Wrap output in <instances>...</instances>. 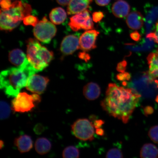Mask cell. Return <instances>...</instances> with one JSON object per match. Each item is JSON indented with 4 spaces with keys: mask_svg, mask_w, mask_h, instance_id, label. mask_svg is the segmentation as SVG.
I'll return each instance as SVG.
<instances>
[{
    "mask_svg": "<svg viewBox=\"0 0 158 158\" xmlns=\"http://www.w3.org/2000/svg\"><path fill=\"white\" fill-rule=\"evenodd\" d=\"M155 101L156 102H157L158 103V95H157L155 99Z\"/></svg>",
    "mask_w": 158,
    "mask_h": 158,
    "instance_id": "ab89813d",
    "label": "cell"
},
{
    "mask_svg": "<svg viewBox=\"0 0 158 158\" xmlns=\"http://www.w3.org/2000/svg\"><path fill=\"white\" fill-rule=\"evenodd\" d=\"M49 81L47 77L33 74L28 78L25 87L33 93L41 94L46 90Z\"/></svg>",
    "mask_w": 158,
    "mask_h": 158,
    "instance_id": "9c48e42d",
    "label": "cell"
},
{
    "mask_svg": "<svg viewBox=\"0 0 158 158\" xmlns=\"http://www.w3.org/2000/svg\"><path fill=\"white\" fill-rule=\"evenodd\" d=\"M79 57L80 59L86 62L89 60L90 58V55L85 52H81L79 54Z\"/></svg>",
    "mask_w": 158,
    "mask_h": 158,
    "instance_id": "e575fe53",
    "label": "cell"
},
{
    "mask_svg": "<svg viewBox=\"0 0 158 158\" xmlns=\"http://www.w3.org/2000/svg\"><path fill=\"white\" fill-rule=\"evenodd\" d=\"M32 9L30 5L16 1L10 7L1 9L0 26L2 30L11 31L18 27L24 18L31 15Z\"/></svg>",
    "mask_w": 158,
    "mask_h": 158,
    "instance_id": "3957f363",
    "label": "cell"
},
{
    "mask_svg": "<svg viewBox=\"0 0 158 158\" xmlns=\"http://www.w3.org/2000/svg\"><path fill=\"white\" fill-rule=\"evenodd\" d=\"M110 1V0H95L97 4L102 6L107 5Z\"/></svg>",
    "mask_w": 158,
    "mask_h": 158,
    "instance_id": "836d02e7",
    "label": "cell"
},
{
    "mask_svg": "<svg viewBox=\"0 0 158 158\" xmlns=\"http://www.w3.org/2000/svg\"><path fill=\"white\" fill-rule=\"evenodd\" d=\"M155 82L157 84V88H158V80H156Z\"/></svg>",
    "mask_w": 158,
    "mask_h": 158,
    "instance_id": "60d3db41",
    "label": "cell"
},
{
    "mask_svg": "<svg viewBox=\"0 0 158 158\" xmlns=\"http://www.w3.org/2000/svg\"><path fill=\"white\" fill-rule=\"evenodd\" d=\"M130 37L134 41H139L141 37V35L137 31L131 33Z\"/></svg>",
    "mask_w": 158,
    "mask_h": 158,
    "instance_id": "d6a6232c",
    "label": "cell"
},
{
    "mask_svg": "<svg viewBox=\"0 0 158 158\" xmlns=\"http://www.w3.org/2000/svg\"><path fill=\"white\" fill-rule=\"evenodd\" d=\"M27 58L37 72L46 68L54 58V54L42 46L37 40L27 41Z\"/></svg>",
    "mask_w": 158,
    "mask_h": 158,
    "instance_id": "277c9868",
    "label": "cell"
},
{
    "mask_svg": "<svg viewBox=\"0 0 158 158\" xmlns=\"http://www.w3.org/2000/svg\"><path fill=\"white\" fill-rule=\"evenodd\" d=\"M94 124L87 118H79L71 126L73 135L78 139L83 141L94 139Z\"/></svg>",
    "mask_w": 158,
    "mask_h": 158,
    "instance_id": "8992f818",
    "label": "cell"
},
{
    "mask_svg": "<svg viewBox=\"0 0 158 158\" xmlns=\"http://www.w3.org/2000/svg\"><path fill=\"white\" fill-rule=\"evenodd\" d=\"M149 66L148 74L151 79L158 78V49L155 52H152L147 58Z\"/></svg>",
    "mask_w": 158,
    "mask_h": 158,
    "instance_id": "e0dca14e",
    "label": "cell"
},
{
    "mask_svg": "<svg viewBox=\"0 0 158 158\" xmlns=\"http://www.w3.org/2000/svg\"><path fill=\"white\" fill-rule=\"evenodd\" d=\"M69 25L73 31H76L81 29L92 30L94 28L92 19L88 10L71 17Z\"/></svg>",
    "mask_w": 158,
    "mask_h": 158,
    "instance_id": "ba28073f",
    "label": "cell"
},
{
    "mask_svg": "<svg viewBox=\"0 0 158 158\" xmlns=\"http://www.w3.org/2000/svg\"><path fill=\"white\" fill-rule=\"evenodd\" d=\"M130 10V6L127 2L118 0L114 3L112 8L114 15L118 18H123L128 15Z\"/></svg>",
    "mask_w": 158,
    "mask_h": 158,
    "instance_id": "9a60e30c",
    "label": "cell"
},
{
    "mask_svg": "<svg viewBox=\"0 0 158 158\" xmlns=\"http://www.w3.org/2000/svg\"><path fill=\"white\" fill-rule=\"evenodd\" d=\"M140 155V157L143 158H157L158 157V149L153 144H144L141 148Z\"/></svg>",
    "mask_w": 158,
    "mask_h": 158,
    "instance_id": "44dd1931",
    "label": "cell"
},
{
    "mask_svg": "<svg viewBox=\"0 0 158 158\" xmlns=\"http://www.w3.org/2000/svg\"><path fill=\"white\" fill-rule=\"evenodd\" d=\"M118 80L120 81H129L131 79V75L127 72L120 73L116 76Z\"/></svg>",
    "mask_w": 158,
    "mask_h": 158,
    "instance_id": "83f0119b",
    "label": "cell"
},
{
    "mask_svg": "<svg viewBox=\"0 0 158 158\" xmlns=\"http://www.w3.org/2000/svg\"><path fill=\"white\" fill-rule=\"evenodd\" d=\"M70 1L71 0H56L59 4L63 6L68 5Z\"/></svg>",
    "mask_w": 158,
    "mask_h": 158,
    "instance_id": "8d00e7d4",
    "label": "cell"
},
{
    "mask_svg": "<svg viewBox=\"0 0 158 158\" xmlns=\"http://www.w3.org/2000/svg\"><path fill=\"white\" fill-rule=\"evenodd\" d=\"M62 155L64 158H78L80 157V152L74 146H69L63 151Z\"/></svg>",
    "mask_w": 158,
    "mask_h": 158,
    "instance_id": "7402d4cb",
    "label": "cell"
},
{
    "mask_svg": "<svg viewBox=\"0 0 158 158\" xmlns=\"http://www.w3.org/2000/svg\"><path fill=\"white\" fill-rule=\"evenodd\" d=\"M41 98L39 94H29L27 92H19L11 102V109L14 111L25 113L31 111L35 106L40 102Z\"/></svg>",
    "mask_w": 158,
    "mask_h": 158,
    "instance_id": "5b68a950",
    "label": "cell"
},
{
    "mask_svg": "<svg viewBox=\"0 0 158 158\" xmlns=\"http://www.w3.org/2000/svg\"><path fill=\"white\" fill-rule=\"evenodd\" d=\"M104 123L103 120H96L94 122V126L96 129L97 128H100Z\"/></svg>",
    "mask_w": 158,
    "mask_h": 158,
    "instance_id": "d590c367",
    "label": "cell"
},
{
    "mask_svg": "<svg viewBox=\"0 0 158 158\" xmlns=\"http://www.w3.org/2000/svg\"><path fill=\"white\" fill-rule=\"evenodd\" d=\"M9 60L12 64L19 67L22 65L27 59L25 53L21 49H13L9 52Z\"/></svg>",
    "mask_w": 158,
    "mask_h": 158,
    "instance_id": "ac0fdd59",
    "label": "cell"
},
{
    "mask_svg": "<svg viewBox=\"0 0 158 158\" xmlns=\"http://www.w3.org/2000/svg\"><path fill=\"white\" fill-rule=\"evenodd\" d=\"M106 155V158H121L123 157L121 150L116 148H112L109 150Z\"/></svg>",
    "mask_w": 158,
    "mask_h": 158,
    "instance_id": "cb8c5ba5",
    "label": "cell"
},
{
    "mask_svg": "<svg viewBox=\"0 0 158 158\" xmlns=\"http://www.w3.org/2000/svg\"><path fill=\"white\" fill-rule=\"evenodd\" d=\"M67 18V14L64 10L60 7L55 8L49 14V18L51 22L56 25L63 23Z\"/></svg>",
    "mask_w": 158,
    "mask_h": 158,
    "instance_id": "d6986e66",
    "label": "cell"
},
{
    "mask_svg": "<svg viewBox=\"0 0 158 158\" xmlns=\"http://www.w3.org/2000/svg\"><path fill=\"white\" fill-rule=\"evenodd\" d=\"M141 97L133 89L125 88L110 83L101 106L109 115L126 124L129 121Z\"/></svg>",
    "mask_w": 158,
    "mask_h": 158,
    "instance_id": "6da1fadb",
    "label": "cell"
},
{
    "mask_svg": "<svg viewBox=\"0 0 158 158\" xmlns=\"http://www.w3.org/2000/svg\"><path fill=\"white\" fill-rule=\"evenodd\" d=\"M14 144L20 152L22 153L30 151L33 146L31 137L27 135H20L15 138Z\"/></svg>",
    "mask_w": 158,
    "mask_h": 158,
    "instance_id": "4fadbf2b",
    "label": "cell"
},
{
    "mask_svg": "<svg viewBox=\"0 0 158 158\" xmlns=\"http://www.w3.org/2000/svg\"><path fill=\"white\" fill-rule=\"evenodd\" d=\"M52 147L50 141L47 138L41 137L37 138L35 143V151L40 155H44L49 152Z\"/></svg>",
    "mask_w": 158,
    "mask_h": 158,
    "instance_id": "ffe728a7",
    "label": "cell"
},
{
    "mask_svg": "<svg viewBox=\"0 0 158 158\" xmlns=\"http://www.w3.org/2000/svg\"><path fill=\"white\" fill-rule=\"evenodd\" d=\"M101 88L96 83L90 82L85 85L83 90L84 95L89 100H94L100 96Z\"/></svg>",
    "mask_w": 158,
    "mask_h": 158,
    "instance_id": "2e32d148",
    "label": "cell"
},
{
    "mask_svg": "<svg viewBox=\"0 0 158 158\" xmlns=\"http://www.w3.org/2000/svg\"><path fill=\"white\" fill-rule=\"evenodd\" d=\"M28 59L18 68L2 71L0 75V87L9 97L15 98L26 85L31 76L37 73Z\"/></svg>",
    "mask_w": 158,
    "mask_h": 158,
    "instance_id": "7a4b0ae2",
    "label": "cell"
},
{
    "mask_svg": "<svg viewBox=\"0 0 158 158\" xmlns=\"http://www.w3.org/2000/svg\"><path fill=\"white\" fill-rule=\"evenodd\" d=\"M99 34L98 31L95 30H89L85 31L79 39L80 48L85 52L95 48L96 40Z\"/></svg>",
    "mask_w": 158,
    "mask_h": 158,
    "instance_id": "30bf717a",
    "label": "cell"
},
{
    "mask_svg": "<svg viewBox=\"0 0 158 158\" xmlns=\"http://www.w3.org/2000/svg\"><path fill=\"white\" fill-rule=\"evenodd\" d=\"M96 133L98 135L102 136L104 135V131L103 129L100 128L96 129Z\"/></svg>",
    "mask_w": 158,
    "mask_h": 158,
    "instance_id": "74e56055",
    "label": "cell"
},
{
    "mask_svg": "<svg viewBox=\"0 0 158 158\" xmlns=\"http://www.w3.org/2000/svg\"><path fill=\"white\" fill-rule=\"evenodd\" d=\"M12 3L11 0H1V9L5 10L9 9L11 7Z\"/></svg>",
    "mask_w": 158,
    "mask_h": 158,
    "instance_id": "4dcf8cb0",
    "label": "cell"
},
{
    "mask_svg": "<svg viewBox=\"0 0 158 158\" xmlns=\"http://www.w3.org/2000/svg\"><path fill=\"white\" fill-rule=\"evenodd\" d=\"M147 37L150 39L152 40L155 43L158 44V21L156 23L155 31L148 34Z\"/></svg>",
    "mask_w": 158,
    "mask_h": 158,
    "instance_id": "4316f807",
    "label": "cell"
},
{
    "mask_svg": "<svg viewBox=\"0 0 158 158\" xmlns=\"http://www.w3.org/2000/svg\"><path fill=\"white\" fill-rule=\"evenodd\" d=\"M23 23L26 25L35 27L39 22L38 19L36 17L31 15L27 16L23 19Z\"/></svg>",
    "mask_w": 158,
    "mask_h": 158,
    "instance_id": "484cf974",
    "label": "cell"
},
{
    "mask_svg": "<svg viewBox=\"0 0 158 158\" xmlns=\"http://www.w3.org/2000/svg\"><path fill=\"white\" fill-rule=\"evenodd\" d=\"M3 145H4L3 142L2 141V140H1V145H0V146H1V149H2V148L3 147Z\"/></svg>",
    "mask_w": 158,
    "mask_h": 158,
    "instance_id": "f35d334b",
    "label": "cell"
},
{
    "mask_svg": "<svg viewBox=\"0 0 158 158\" xmlns=\"http://www.w3.org/2000/svg\"><path fill=\"white\" fill-rule=\"evenodd\" d=\"M11 108L6 102L1 101V119L5 120L9 117L11 113Z\"/></svg>",
    "mask_w": 158,
    "mask_h": 158,
    "instance_id": "603a6c76",
    "label": "cell"
},
{
    "mask_svg": "<svg viewBox=\"0 0 158 158\" xmlns=\"http://www.w3.org/2000/svg\"><path fill=\"white\" fill-rule=\"evenodd\" d=\"M103 13L101 11L95 12L93 14V20L95 23L101 21L104 17Z\"/></svg>",
    "mask_w": 158,
    "mask_h": 158,
    "instance_id": "f1b7e54d",
    "label": "cell"
},
{
    "mask_svg": "<svg viewBox=\"0 0 158 158\" xmlns=\"http://www.w3.org/2000/svg\"><path fill=\"white\" fill-rule=\"evenodd\" d=\"M127 64V62L125 60H123L118 63L117 67V70L118 72L120 73L125 72Z\"/></svg>",
    "mask_w": 158,
    "mask_h": 158,
    "instance_id": "f546056e",
    "label": "cell"
},
{
    "mask_svg": "<svg viewBox=\"0 0 158 158\" xmlns=\"http://www.w3.org/2000/svg\"><path fill=\"white\" fill-rule=\"evenodd\" d=\"M57 29L54 23L44 17L35 26L33 30V34L37 40L45 44L50 43L56 35Z\"/></svg>",
    "mask_w": 158,
    "mask_h": 158,
    "instance_id": "52a82bcc",
    "label": "cell"
},
{
    "mask_svg": "<svg viewBox=\"0 0 158 158\" xmlns=\"http://www.w3.org/2000/svg\"><path fill=\"white\" fill-rule=\"evenodd\" d=\"M126 22L130 29L133 30L139 29L143 25V17L142 14L139 11L132 12L128 15Z\"/></svg>",
    "mask_w": 158,
    "mask_h": 158,
    "instance_id": "5bb4252c",
    "label": "cell"
},
{
    "mask_svg": "<svg viewBox=\"0 0 158 158\" xmlns=\"http://www.w3.org/2000/svg\"><path fill=\"white\" fill-rule=\"evenodd\" d=\"M80 48V41L78 37L74 35H67L61 43L60 50L64 55L72 54Z\"/></svg>",
    "mask_w": 158,
    "mask_h": 158,
    "instance_id": "8fae6325",
    "label": "cell"
},
{
    "mask_svg": "<svg viewBox=\"0 0 158 158\" xmlns=\"http://www.w3.org/2000/svg\"><path fill=\"white\" fill-rule=\"evenodd\" d=\"M92 2V0H71L67 13L69 15H73L81 12L88 8Z\"/></svg>",
    "mask_w": 158,
    "mask_h": 158,
    "instance_id": "7c38bea8",
    "label": "cell"
},
{
    "mask_svg": "<svg viewBox=\"0 0 158 158\" xmlns=\"http://www.w3.org/2000/svg\"><path fill=\"white\" fill-rule=\"evenodd\" d=\"M144 113L146 116L152 114L154 111L153 108L151 106H147L143 109Z\"/></svg>",
    "mask_w": 158,
    "mask_h": 158,
    "instance_id": "1f68e13d",
    "label": "cell"
},
{
    "mask_svg": "<svg viewBox=\"0 0 158 158\" xmlns=\"http://www.w3.org/2000/svg\"><path fill=\"white\" fill-rule=\"evenodd\" d=\"M11 1H12V0H11Z\"/></svg>",
    "mask_w": 158,
    "mask_h": 158,
    "instance_id": "b9f144b4",
    "label": "cell"
},
{
    "mask_svg": "<svg viewBox=\"0 0 158 158\" xmlns=\"http://www.w3.org/2000/svg\"><path fill=\"white\" fill-rule=\"evenodd\" d=\"M148 134L152 141L154 143H158V125L151 127Z\"/></svg>",
    "mask_w": 158,
    "mask_h": 158,
    "instance_id": "d4e9b609",
    "label": "cell"
}]
</instances>
